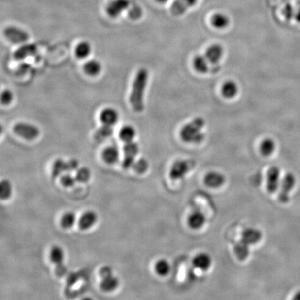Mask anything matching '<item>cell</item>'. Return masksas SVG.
I'll list each match as a JSON object with an SVG mask.
<instances>
[{
    "mask_svg": "<svg viewBox=\"0 0 300 300\" xmlns=\"http://www.w3.org/2000/svg\"><path fill=\"white\" fill-rule=\"evenodd\" d=\"M148 80V72L146 69H140L135 76L133 84L130 101L132 108L136 112L144 109V93Z\"/></svg>",
    "mask_w": 300,
    "mask_h": 300,
    "instance_id": "1",
    "label": "cell"
},
{
    "mask_svg": "<svg viewBox=\"0 0 300 300\" xmlns=\"http://www.w3.org/2000/svg\"><path fill=\"white\" fill-rule=\"evenodd\" d=\"M205 125L204 119L196 118L185 125L180 131L181 140L187 143L199 144L204 140L205 135L201 132Z\"/></svg>",
    "mask_w": 300,
    "mask_h": 300,
    "instance_id": "2",
    "label": "cell"
},
{
    "mask_svg": "<svg viewBox=\"0 0 300 300\" xmlns=\"http://www.w3.org/2000/svg\"><path fill=\"white\" fill-rule=\"evenodd\" d=\"M296 184V178L293 173L285 174L281 179L279 186V201L282 204H287L290 201V196Z\"/></svg>",
    "mask_w": 300,
    "mask_h": 300,
    "instance_id": "3",
    "label": "cell"
},
{
    "mask_svg": "<svg viewBox=\"0 0 300 300\" xmlns=\"http://www.w3.org/2000/svg\"><path fill=\"white\" fill-rule=\"evenodd\" d=\"M192 162L187 160H179L174 162L169 170V177L172 180H180L186 177L192 168Z\"/></svg>",
    "mask_w": 300,
    "mask_h": 300,
    "instance_id": "4",
    "label": "cell"
},
{
    "mask_svg": "<svg viewBox=\"0 0 300 300\" xmlns=\"http://www.w3.org/2000/svg\"><path fill=\"white\" fill-rule=\"evenodd\" d=\"M13 131L21 138L28 140H34L40 133L38 127L26 123L16 124L13 127Z\"/></svg>",
    "mask_w": 300,
    "mask_h": 300,
    "instance_id": "5",
    "label": "cell"
},
{
    "mask_svg": "<svg viewBox=\"0 0 300 300\" xmlns=\"http://www.w3.org/2000/svg\"><path fill=\"white\" fill-rule=\"evenodd\" d=\"M5 37L15 44H23L29 39V34L25 30L16 26L6 27L4 31Z\"/></svg>",
    "mask_w": 300,
    "mask_h": 300,
    "instance_id": "6",
    "label": "cell"
},
{
    "mask_svg": "<svg viewBox=\"0 0 300 300\" xmlns=\"http://www.w3.org/2000/svg\"><path fill=\"white\" fill-rule=\"evenodd\" d=\"M281 170L277 166H273L267 172L266 188L270 193H275L279 189L281 184Z\"/></svg>",
    "mask_w": 300,
    "mask_h": 300,
    "instance_id": "7",
    "label": "cell"
},
{
    "mask_svg": "<svg viewBox=\"0 0 300 300\" xmlns=\"http://www.w3.org/2000/svg\"><path fill=\"white\" fill-rule=\"evenodd\" d=\"M262 232L258 229L250 227V228H247L243 230L240 240L245 245L250 247L251 245H255L260 242L262 239Z\"/></svg>",
    "mask_w": 300,
    "mask_h": 300,
    "instance_id": "8",
    "label": "cell"
},
{
    "mask_svg": "<svg viewBox=\"0 0 300 300\" xmlns=\"http://www.w3.org/2000/svg\"><path fill=\"white\" fill-rule=\"evenodd\" d=\"M198 0H174L170 12L174 16H180L197 4Z\"/></svg>",
    "mask_w": 300,
    "mask_h": 300,
    "instance_id": "9",
    "label": "cell"
},
{
    "mask_svg": "<svg viewBox=\"0 0 300 300\" xmlns=\"http://www.w3.org/2000/svg\"><path fill=\"white\" fill-rule=\"evenodd\" d=\"M226 179L222 173L218 172H211L205 176L204 182L208 187L217 189L225 184Z\"/></svg>",
    "mask_w": 300,
    "mask_h": 300,
    "instance_id": "10",
    "label": "cell"
},
{
    "mask_svg": "<svg viewBox=\"0 0 300 300\" xmlns=\"http://www.w3.org/2000/svg\"><path fill=\"white\" fill-rule=\"evenodd\" d=\"M129 5L128 0H115L108 5L106 11L112 18H116L128 8Z\"/></svg>",
    "mask_w": 300,
    "mask_h": 300,
    "instance_id": "11",
    "label": "cell"
},
{
    "mask_svg": "<svg viewBox=\"0 0 300 300\" xmlns=\"http://www.w3.org/2000/svg\"><path fill=\"white\" fill-rule=\"evenodd\" d=\"M193 265L200 270L206 271L211 267L212 264L211 257L208 254L200 253L197 254L193 259Z\"/></svg>",
    "mask_w": 300,
    "mask_h": 300,
    "instance_id": "12",
    "label": "cell"
},
{
    "mask_svg": "<svg viewBox=\"0 0 300 300\" xmlns=\"http://www.w3.org/2000/svg\"><path fill=\"white\" fill-rule=\"evenodd\" d=\"M223 47L218 45V44H214V45L208 47L205 56H206L208 62L212 64H217L223 57Z\"/></svg>",
    "mask_w": 300,
    "mask_h": 300,
    "instance_id": "13",
    "label": "cell"
},
{
    "mask_svg": "<svg viewBox=\"0 0 300 300\" xmlns=\"http://www.w3.org/2000/svg\"><path fill=\"white\" fill-rule=\"evenodd\" d=\"M188 225L193 230H200L206 223V217L200 211H193L187 220Z\"/></svg>",
    "mask_w": 300,
    "mask_h": 300,
    "instance_id": "14",
    "label": "cell"
},
{
    "mask_svg": "<svg viewBox=\"0 0 300 300\" xmlns=\"http://www.w3.org/2000/svg\"><path fill=\"white\" fill-rule=\"evenodd\" d=\"M100 120L103 125H115L119 119V115L116 110L112 108H104L100 113Z\"/></svg>",
    "mask_w": 300,
    "mask_h": 300,
    "instance_id": "15",
    "label": "cell"
},
{
    "mask_svg": "<svg viewBox=\"0 0 300 300\" xmlns=\"http://www.w3.org/2000/svg\"><path fill=\"white\" fill-rule=\"evenodd\" d=\"M37 47L34 44H26L22 45L15 52L14 57L17 60H23L27 57L35 55L37 52Z\"/></svg>",
    "mask_w": 300,
    "mask_h": 300,
    "instance_id": "16",
    "label": "cell"
},
{
    "mask_svg": "<svg viewBox=\"0 0 300 300\" xmlns=\"http://www.w3.org/2000/svg\"><path fill=\"white\" fill-rule=\"evenodd\" d=\"M98 220V216L95 212L87 211L81 216L79 226L81 230H86L92 227Z\"/></svg>",
    "mask_w": 300,
    "mask_h": 300,
    "instance_id": "17",
    "label": "cell"
},
{
    "mask_svg": "<svg viewBox=\"0 0 300 300\" xmlns=\"http://www.w3.org/2000/svg\"><path fill=\"white\" fill-rule=\"evenodd\" d=\"M208 62L206 56L197 55L193 60V67L198 73L206 74L209 69Z\"/></svg>",
    "mask_w": 300,
    "mask_h": 300,
    "instance_id": "18",
    "label": "cell"
},
{
    "mask_svg": "<svg viewBox=\"0 0 300 300\" xmlns=\"http://www.w3.org/2000/svg\"><path fill=\"white\" fill-rule=\"evenodd\" d=\"M221 92L225 98L231 99V98H234L236 96L237 93H238V86H237L234 81H226L222 86Z\"/></svg>",
    "mask_w": 300,
    "mask_h": 300,
    "instance_id": "19",
    "label": "cell"
},
{
    "mask_svg": "<svg viewBox=\"0 0 300 300\" xmlns=\"http://www.w3.org/2000/svg\"><path fill=\"white\" fill-rule=\"evenodd\" d=\"M119 151L116 147H108L105 149L102 153L103 159L108 164H114L119 159Z\"/></svg>",
    "mask_w": 300,
    "mask_h": 300,
    "instance_id": "20",
    "label": "cell"
},
{
    "mask_svg": "<svg viewBox=\"0 0 300 300\" xmlns=\"http://www.w3.org/2000/svg\"><path fill=\"white\" fill-rule=\"evenodd\" d=\"M118 285H119V281H118V278L114 277L112 274L108 277L102 278L100 286L103 291H106V292H111L116 289Z\"/></svg>",
    "mask_w": 300,
    "mask_h": 300,
    "instance_id": "21",
    "label": "cell"
},
{
    "mask_svg": "<svg viewBox=\"0 0 300 300\" xmlns=\"http://www.w3.org/2000/svg\"><path fill=\"white\" fill-rule=\"evenodd\" d=\"M230 18L223 13H218L211 17V23L213 27L218 29H224L230 24Z\"/></svg>",
    "mask_w": 300,
    "mask_h": 300,
    "instance_id": "22",
    "label": "cell"
},
{
    "mask_svg": "<svg viewBox=\"0 0 300 300\" xmlns=\"http://www.w3.org/2000/svg\"><path fill=\"white\" fill-rule=\"evenodd\" d=\"M135 134H136V132H135L134 127L131 125H125L122 127L119 133L120 139L125 142L133 141Z\"/></svg>",
    "mask_w": 300,
    "mask_h": 300,
    "instance_id": "23",
    "label": "cell"
},
{
    "mask_svg": "<svg viewBox=\"0 0 300 300\" xmlns=\"http://www.w3.org/2000/svg\"><path fill=\"white\" fill-rule=\"evenodd\" d=\"M276 148L275 142L272 139L266 138L260 145V152L264 157H269L274 153Z\"/></svg>",
    "mask_w": 300,
    "mask_h": 300,
    "instance_id": "24",
    "label": "cell"
},
{
    "mask_svg": "<svg viewBox=\"0 0 300 300\" xmlns=\"http://www.w3.org/2000/svg\"><path fill=\"white\" fill-rule=\"evenodd\" d=\"M234 253L240 261H245L250 254V247L239 240L235 245Z\"/></svg>",
    "mask_w": 300,
    "mask_h": 300,
    "instance_id": "25",
    "label": "cell"
},
{
    "mask_svg": "<svg viewBox=\"0 0 300 300\" xmlns=\"http://www.w3.org/2000/svg\"><path fill=\"white\" fill-rule=\"evenodd\" d=\"M84 69L88 75L96 76L101 72V64L98 61L91 60L85 64Z\"/></svg>",
    "mask_w": 300,
    "mask_h": 300,
    "instance_id": "26",
    "label": "cell"
},
{
    "mask_svg": "<svg viewBox=\"0 0 300 300\" xmlns=\"http://www.w3.org/2000/svg\"><path fill=\"white\" fill-rule=\"evenodd\" d=\"M113 130L110 125H103L100 127L95 133V138L98 141L101 142L109 138L113 134Z\"/></svg>",
    "mask_w": 300,
    "mask_h": 300,
    "instance_id": "27",
    "label": "cell"
},
{
    "mask_svg": "<svg viewBox=\"0 0 300 300\" xmlns=\"http://www.w3.org/2000/svg\"><path fill=\"white\" fill-rule=\"evenodd\" d=\"M91 45L88 42H79L75 48V54L79 59L86 58L91 54Z\"/></svg>",
    "mask_w": 300,
    "mask_h": 300,
    "instance_id": "28",
    "label": "cell"
},
{
    "mask_svg": "<svg viewBox=\"0 0 300 300\" xmlns=\"http://www.w3.org/2000/svg\"><path fill=\"white\" fill-rule=\"evenodd\" d=\"M154 269L157 274L164 277L169 274V271H170V265L166 259H160L156 263Z\"/></svg>",
    "mask_w": 300,
    "mask_h": 300,
    "instance_id": "29",
    "label": "cell"
},
{
    "mask_svg": "<svg viewBox=\"0 0 300 300\" xmlns=\"http://www.w3.org/2000/svg\"><path fill=\"white\" fill-rule=\"evenodd\" d=\"M50 259L56 265L63 264L64 260V252L62 247L54 246L50 251Z\"/></svg>",
    "mask_w": 300,
    "mask_h": 300,
    "instance_id": "30",
    "label": "cell"
},
{
    "mask_svg": "<svg viewBox=\"0 0 300 300\" xmlns=\"http://www.w3.org/2000/svg\"><path fill=\"white\" fill-rule=\"evenodd\" d=\"M124 154L126 157H135L138 154L139 147L135 142L131 141L125 142V145L123 147Z\"/></svg>",
    "mask_w": 300,
    "mask_h": 300,
    "instance_id": "31",
    "label": "cell"
},
{
    "mask_svg": "<svg viewBox=\"0 0 300 300\" xmlns=\"http://www.w3.org/2000/svg\"><path fill=\"white\" fill-rule=\"evenodd\" d=\"M64 172H66V162L62 159H57L52 167V175L54 177H57Z\"/></svg>",
    "mask_w": 300,
    "mask_h": 300,
    "instance_id": "32",
    "label": "cell"
},
{
    "mask_svg": "<svg viewBox=\"0 0 300 300\" xmlns=\"http://www.w3.org/2000/svg\"><path fill=\"white\" fill-rule=\"evenodd\" d=\"M12 194V185L9 181L4 179L0 184V197L1 199H8Z\"/></svg>",
    "mask_w": 300,
    "mask_h": 300,
    "instance_id": "33",
    "label": "cell"
},
{
    "mask_svg": "<svg viewBox=\"0 0 300 300\" xmlns=\"http://www.w3.org/2000/svg\"><path fill=\"white\" fill-rule=\"evenodd\" d=\"M76 222V216L72 212H67L62 216L61 225L65 229L72 227Z\"/></svg>",
    "mask_w": 300,
    "mask_h": 300,
    "instance_id": "34",
    "label": "cell"
},
{
    "mask_svg": "<svg viewBox=\"0 0 300 300\" xmlns=\"http://www.w3.org/2000/svg\"><path fill=\"white\" fill-rule=\"evenodd\" d=\"M75 177L79 182H86L91 178V171L87 167H80V168L77 169Z\"/></svg>",
    "mask_w": 300,
    "mask_h": 300,
    "instance_id": "35",
    "label": "cell"
},
{
    "mask_svg": "<svg viewBox=\"0 0 300 300\" xmlns=\"http://www.w3.org/2000/svg\"><path fill=\"white\" fill-rule=\"evenodd\" d=\"M149 164L146 159H140L139 160L135 162L134 165L133 166V169L135 172L138 174H143L146 172L148 169Z\"/></svg>",
    "mask_w": 300,
    "mask_h": 300,
    "instance_id": "36",
    "label": "cell"
},
{
    "mask_svg": "<svg viewBox=\"0 0 300 300\" xmlns=\"http://www.w3.org/2000/svg\"><path fill=\"white\" fill-rule=\"evenodd\" d=\"M76 181H77L76 177H73L69 172H66V174L61 177V183L65 187H72L75 184Z\"/></svg>",
    "mask_w": 300,
    "mask_h": 300,
    "instance_id": "37",
    "label": "cell"
},
{
    "mask_svg": "<svg viewBox=\"0 0 300 300\" xmlns=\"http://www.w3.org/2000/svg\"><path fill=\"white\" fill-rule=\"evenodd\" d=\"M13 99V95L9 90H5L1 93V104L4 105L9 104Z\"/></svg>",
    "mask_w": 300,
    "mask_h": 300,
    "instance_id": "38",
    "label": "cell"
},
{
    "mask_svg": "<svg viewBox=\"0 0 300 300\" xmlns=\"http://www.w3.org/2000/svg\"><path fill=\"white\" fill-rule=\"evenodd\" d=\"M79 169V162L76 159H70L66 162V172H74Z\"/></svg>",
    "mask_w": 300,
    "mask_h": 300,
    "instance_id": "39",
    "label": "cell"
},
{
    "mask_svg": "<svg viewBox=\"0 0 300 300\" xmlns=\"http://www.w3.org/2000/svg\"><path fill=\"white\" fill-rule=\"evenodd\" d=\"M135 162L134 157H126V156H125L122 165H123L124 168L130 169L131 167H133Z\"/></svg>",
    "mask_w": 300,
    "mask_h": 300,
    "instance_id": "40",
    "label": "cell"
},
{
    "mask_svg": "<svg viewBox=\"0 0 300 300\" xmlns=\"http://www.w3.org/2000/svg\"><path fill=\"white\" fill-rule=\"evenodd\" d=\"M283 11H284L283 13H284V16L286 19L291 20V18H294L295 12L296 11H294L291 5H287V6H285Z\"/></svg>",
    "mask_w": 300,
    "mask_h": 300,
    "instance_id": "41",
    "label": "cell"
},
{
    "mask_svg": "<svg viewBox=\"0 0 300 300\" xmlns=\"http://www.w3.org/2000/svg\"><path fill=\"white\" fill-rule=\"evenodd\" d=\"M55 271L57 276H59V277H63V276L65 275L66 272H67V267H66V266L64 265V263H63V264L57 265Z\"/></svg>",
    "mask_w": 300,
    "mask_h": 300,
    "instance_id": "42",
    "label": "cell"
},
{
    "mask_svg": "<svg viewBox=\"0 0 300 300\" xmlns=\"http://www.w3.org/2000/svg\"><path fill=\"white\" fill-rule=\"evenodd\" d=\"M100 274L101 278L108 277V276L113 274V270H112L111 267H109V266H104V267L100 269Z\"/></svg>",
    "mask_w": 300,
    "mask_h": 300,
    "instance_id": "43",
    "label": "cell"
},
{
    "mask_svg": "<svg viewBox=\"0 0 300 300\" xmlns=\"http://www.w3.org/2000/svg\"><path fill=\"white\" fill-rule=\"evenodd\" d=\"M142 15V11L139 7L133 8L130 12V16L132 19L136 20L140 18Z\"/></svg>",
    "mask_w": 300,
    "mask_h": 300,
    "instance_id": "44",
    "label": "cell"
},
{
    "mask_svg": "<svg viewBox=\"0 0 300 300\" xmlns=\"http://www.w3.org/2000/svg\"><path fill=\"white\" fill-rule=\"evenodd\" d=\"M294 18L297 22L300 23V1H299V3H298L296 11L295 12Z\"/></svg>",
    "mask_w": 300,
    "mask_h": 300,
    "instance_id": "45",
    "label": "cell"
},
{
    "mask_svg": "<svg viewBox=\"0 0 300 300\" xmlns=\"http://www.w3.org/2000/svg\"><path fill=\"white\" fill-rule=\"evenodd\" d=\"M292 299L294 300H300V291L295 293Z\"/></svg>",
    "mask_w": 300,
    "mask_h": 300,
    "instance_id": "46",
    "label": "cell"
},
{
    "mask_svg": "<svg viewBox=\"0 0 300 300\" xmlns=\"http://www.w3.org/2000/svg\"><path fill=\"white\" fill-rule=\"evenodd\" d=\"M157 2L160 3V4H164L166 1H168V0H156Z\"/></svg>",
    "mask_w": 300,
    "mask_h": 300,
    "instance_id": "47",
    "label": "cell"
}]
</instances>
